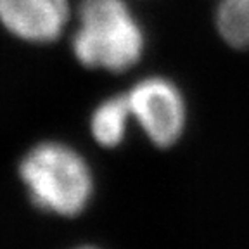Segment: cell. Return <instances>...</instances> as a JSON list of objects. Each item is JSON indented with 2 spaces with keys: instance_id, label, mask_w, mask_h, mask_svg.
Returning <instances> with one entry per match:
<instances>
[{
  "instance_id": "cell-5",
  "label": "cell",
  "mask_w": 249,
  "mask_h": 249,
  "mask_svg": "<svg viewBox=\"0 0 249 249\" xmlns=\"http://www.w3.org/2000/svg\"><path fill=\"white\" fill-rule=\"evenodd\" d=\"M132 116L126 93L106 99L95 107L90 118V132L93 140L104 147H116L126 135Z\"/></svg>"
},
{
  "instance_id": "cell-1",
  "label": "cell",
  "mask_w": 249,
  "mask_h": 249,
  "mask_svg": "<svg viewBox=\"0 0 249 249\" xmlns=\"http://www.w3.org/2000/svg\"><path fill=\"white\" fill-rule=\"evenodd\" d=\"M145 35L126 0H80L71 49L90 70L123 73L140 61Z\"/></svg>"
},
{
  "instance_id": "cell-7",
  "label": "cell",
  "mask_w": 249,
  "mask_h": 249,
  "mask_svg": "<svg viewBox=\"0 0 249 249\" xmlns=\"http://www.w3.org/2000/svg\"><path fill=\"white\" fill-rule=\"evenodd\" d=\"M78 249H97V248H78Z\"/></svg>"
},
{
  "instance_id": "cell-2",
  "label": "cell",
  "mask_w": 249,
  "mask_h": 249,
  "mask_svg": "<svg viewBox=\"0 0 249 249\" xmlns=\"http://www.w3.org/2000/svg\"><path fill=\"white\" fill-rule=\"evenodd\" d=\"M19 177L36 208L59 216L80 214L93 192L87 161L70 145L40 142L24 154Z\"/></svg>"
},
{
  "instance_id": "cell-4",
  "label": "cell",
  "mask_w": 249,
  "mask_h": 249,
  "mask_svg": "<svg viewBox=\"0 0 249 249\" xmlns=\"http://www.w3.org/2000/svg\"><path fill=\"white\" fill-rule=\"evenodd\" d=\"M70 16V0H0V24L23 42H55L66 30Z\"/></svg>"
},
{
  "instance_id": "cell-6",
  "label": "cell",
  "mask_w": 249,
  "mask_h": 249,
  "mask_svg": "<svg viewBox=\"0 0 249 249\" xmlns=\"http://www.w3.org/2000/svg\"><path fill=\"white\" fill-rule=\"evenodd\" d=\"M214 26L233 49H249V0H218Z\"/></svg>"
},
{
  "instance_id": "cell-3",
  "label": "cell",
  "mask_w": 249,
  "mask_h": 249,
  "mask_svg": "<svg viewBox=\"0 0 249 249\" xmlns=\"http://www.w3.org/2000/svg\"><path fill=\"white\" fill-rule=\"evenodd\" d=\"M133 120L158 147H170L185 128V101L173 82L149 76L137 82L126 93Z\"/></svg>"
}]
</instances>
